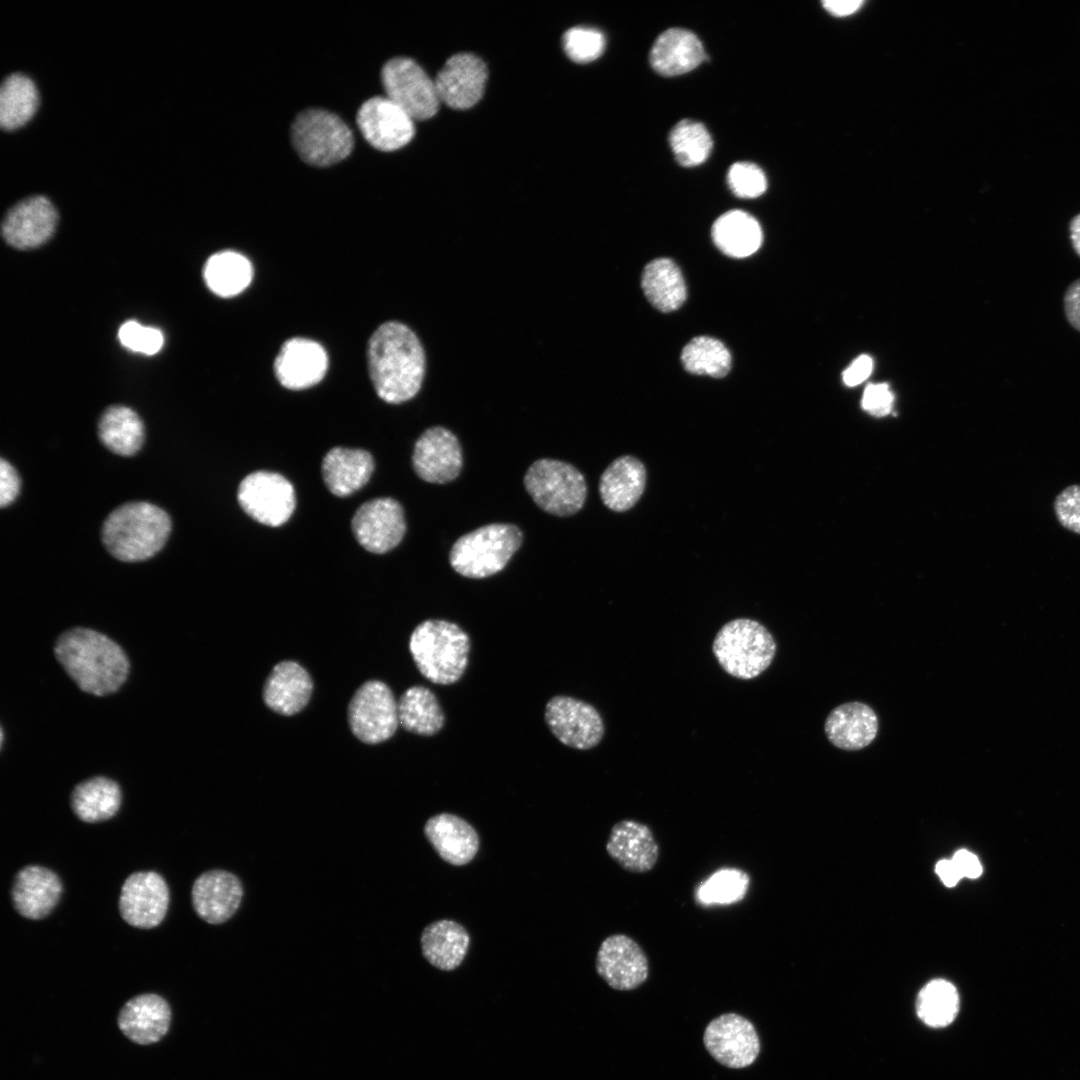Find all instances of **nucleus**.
<instances>
[{
	"mask_svg": "<svg viewBox=\"0 0 1080 1080\" xmlns=\"http://www.w3.org/2000/svg\"><path fill=\"white\" fill-rule=\"evenodd\" d=\"M327 368L325 349L313 340L300 337L287 340L274 361L276 378L291 390H302L319 383Z\"/></svg>",
	"mask_w": 1080,
	"mask_h": 1080,
	"instance_id": "21",
	"label": "nucleus"
},
{
	"mask_svg": "<svg viewBox=\"0 0 1080 1080\" xmlns=\"http://www.w3.org/2000/svg\"><path fill=\"white\" fill-rule=\"evenodd\" d=\"M892 404L893 394L887 384H872L865 389L862 406L871 414L886 415L890 412Z\"/></svg>",
	"mask_w": 1080,
	"mask_h": 1080,
	"instance_id": "48",
	"label": "nucleus"
},
{
	"mask_svg": "<svg viewBox=\"0 0 1080 1080\" xmlns=\"http://www.w3.org/2000/svg\"><path fill=\"white\" fill-rule=\"evenodd\" d=\"M728 185L740 198H756L767 188V180L760 167L751 162H736L728 171Z\"/></svg>",
	"mask_w": 1080,
	"mask_h": 1080,
	"instance_id": "45",
	"label": "nucleus"
},
{
	"mask_svg": "<svg viewBox=\"0 0 1080 1080\" xmlns=\"http://www.w3.org/2000/svg\"><path fill=\"white\" fill-rule=\"evenodd\" d=\"M706 56L701 41L694 33L671 28L655 40L650 51V63L657 73L676 76L693 70Z\"/></svg>",
	"mask_w": 1080,
	"mask_h": 1080,
	"instance_id": "30",
	"label": "nucleus"
},
{
	"mask_svg": "<svg viewBox=\"0 0 1080 1080\" xmlns=\"http://www.w3.org/2000/svg\"><path fill=\"white\" fill-rule=\"evenodd\" d=\"M1064 310L1069 323L1080 331V278L1068 286L1064 294Z\"/></svg>",
	"mask_w": 1080,
	"mask_h": 1080,
	"instance_id": "51",
	"label": "nucleus"
},
{
	"mask_svg": "<svg viewBox=\"0 0 1080 1080\" xmlns=\"http://www.w3.org/2000/svg\"><path fill=\"white\" fill-rule=\"evenodd\" d=\"M712 239L725 255L744 258L760 248L763 234L760 224L752 215L742 210H730L714 222Z\"/></svg>",
	"mask_w": 1080,
	"mask_h": 1080,
	"instance_id": "34",
	"label": "nucleus"
},
{
	"mask_svg": "<svg viewBox=\"0 0 1080 1080\" xmlns=\"http://www.w3.org/2000/svg\"><path fill=\"white\" fill-rule=\"evenodd\" d=\"M709 1054L728 1068L740 1069L754 1063L760 1039L754 1025L736 1013L722 1014L709 1022L703 1035Z\"/></svg>",
	"mask_w": 1080,
	"mask_h": 1080,
	"instance_id": "13",
	"label": "nucleus"
},
{
	"mask_svg": "<svg viewBox=\"0 0 1080 1080\" xmlns=\"http://www.w3.org/2000/svg\"><path fill=\"white\" fill-rule=\"evenodd\" d=\"M352 532L367 551L383 554L402 540L406 523L398 501L390 497L375 498L363 503L355 512Z\"/></svg>",
	"mask_w": 1080,
	"mask_h": 1080,
	"instance_id": "14",
	"label": "nucleus"
},
{
	"mask_svg": "<svg viewBox=\"0 0 1080 1080\" xmlns=\"http://www.w3.org/2000/svg\"><path fill=\"white\" fill-rule=\"evenodd\" d=\"M1054 510L1064 528L1080 534V485L1063 489L1055 499Z\"/></svg>",
	"mask_w": 1080,
	"mask_h": 1080,
	"instance_id": "47",
	"label": "nucleus"
},
{
	"mask_svg": "<svg viewBox=\"0 0 1080 1080\" xmlns=\"http://www.w3.org/2000/svg\"><path fill=\"white\" fill-rule=\"evenodd\" d=\"M606 851L624 870L646 873L654 868L659 846L652 830L645 824L625 819L611 828Z\"/></svg>",
	"mask_w": 1080,
	"mask_h": 1080,
	"instance_id": "23",
	"label": "nucleus"
},
{
	"mask_svg": "<svg viewBox=\"0 0 1080 1080\" xmlns=\"http://www.w3.org/2000/svg\"><path fill=\"white\" fill-rule=\"evenodd\" d=\"M58 213L43 195H33L12 206L2 221L5 241L17 249H31L44 244L54 233Z\"/></svg>",
	"mask_w": 1080,
	"mask_h": 1080,
	"instance_id": "18",
	"label": "nucleus"
},
{
	"mask_svg": "<svg viewBox=\"0 0 1080 1080\" xmlns=\"http://www.w3.org/2000/svg\"><path fill=\"white\" fill-rule=\"evenodd\" d=\"M203 275L213 293L230 297L239 294L250 284L253 269L245 256L227 250L216 253L207 260Z\"/></svg>",
	"mask_w": 1080,
	"mask_h": 1080,
	"instance_id": "39",
	"label": "nucleus"
},
{
	"mask_svg": "<svg viewBox=\"0 0 1080 1080\" xmlns=\"http://www.w3.org/2000/svg\"><path fill=\"white\" fill-rule=\"evenodd\" d=\"M935 871L947 887H954L962 878L952 859L940 860L936 864Z\"/></svg>",
	"mask_w": 1080,
	"mask_h": 1080,
	"instance_id": "53",
	"label": "nucleus"
},
{
	"mask_svg": "<svg viewBox=\"0 0 1080 1080\" xmlns=\"http://www.w3.org/2000/svg\"><path fill=\"white\" fill-rule=\"evenodd\" d=\"M191 894L197 915L209 924H221L239 908L243 887L236 875L224 870H211L197 877Z\"/></svg>",
	"mask_w": 1080,
	"mask_h": 1080,
	"instance_id": "22",
	"label": "nucleus"
},
{
	"mask_svg": "<svg viewBox=\"0 0 1080 1080\" xmlns=\"http://www.w3.org/2000/svg\"><path fill=\"white\" fill-rule=\"evenodd\" d=\"M382 85L391 101L413 120L429 119L440 104L434 80L412 59L396 57L381 71Z\"/></svg>",
	"mask_w": 1080,
	"mask_h": 1080,
	"instance_id": "9",
	"label": "nucleus"
},
{
	"mask_svg": "<svg viewBox=\"0 0 1080 1080\" xmlns=\"http://www.w3.org/2000/svg\"><path fill=\"white\" fill-rule=\"evenodd\" d=\"M748 875L736 868L721 869L712 874L698 889L697 896L704 904H729L746 894Z\"/></svg>",
	"mask_w": 1080,
	"mask_h": 1080,
	"instance_id": "43",
	"label": "nucleus"
},
{
	"mask_svg": "<svg viewBox=\"0 0 1080 1080\" xmlns=\"http://www.w3.org/2000/svg\"><path fill=\"white\" fill-rule=\"evenodd\" d=\"M879 728L875 711L863 702H848L835 707L824 724L825 734L835 747L861 750L871 744Z\"/></svg>",
	"mask_w": 1080,
	"mask_h": 1080,
	"instance_id": "25",
	"label": "nucleus"
},
{
	"mask_svg": "<svg viewBox=\"0 0 1080 1080\" xmlns=\"http://www.w3.org/2000/svg\"><path fill=\"white\" fill-rule=\"evenodd\" d=\"M712 650L727 674L750 680L770 666L776 653V642L761 623L738 618L720 628L714 638Z\"/></svg>",
	"mask_w": 1080,
	"mask_h": 1080,
	"instance_id": "5",
	"label": "nucleus"
},
{
	"mask_svg": "<svg viewBox=\"0 0 1080 1080\" xmlns=\"http://www.w3.org/2000/svg\"><path fill=\"white\" fill-rule=\"evenodd\" d=\"M524 485L534 502L547 513L570 516L584 505L587 487L584 476L573 465L554 459H539L527 470Z\"/></svg>",
	"mask_w": 1080,
	"mask_h": 1080,
	"instance_id": "8",
	"label": "nucleus"
},
{
	"mask_svg": "<svg viewBox=\"0 0 1080 1080\" xmlns=\"http://www.w3.org/2000/svg\"><path fill=\"white\" fill-rule=\"evenodd\" d=\"M598 975L613 989L634 990L648 978L649 963L642 947L625 934H613L601 943L596 956Z\"/></svg>",
	"mask_w": 1080,
	"mask_h": 1080,
	"instance_id": "17",
	"label": "nucleus"
},
{
	"mask_svg": "<svg viewBox=\"0 0 1080 1080\" xmlns=\"http://www.w3.org/2000/svg\"><path fill=\"white\" fill-rule=\"evenodd\" d=\"M101 442L113 453L132 456L144 442V425L138 414L129 407H108L98 422Z\"/></svg>",
	"mask_w": 1080,
	"mask_h": 1080,
	"instance_id": "36",
	"label": "nucleus"
},
{
	"mask_svg": "<svg viewBox=\"0 0 1080 1080\" xmlns=\"http://www.w3.org/2000/svg\"><path fill=\"white\" fill-rule=\"evenodd\" d=\"M39 105V94L33 80L23 73H12L0 88V125L12 131L25 125Z\"/></svg>",
	"mask_w": 1080,
	"mask_h": 1080,
	"instance_id": "38",
	"label": "nucleus"
},
{
	"mask_svg": "<svg viewBox=\"0 0 1080 1080\" xmlns=\"http://www.w3.org/2000/svg\"><path fill=\"white\" fill-rule=\"evenodd\" d=\"M321 470L328 490L335 496L346 497L369 481L374 460L363 449L334 447L324 456Z\"/></svg>",
	"mask_w": 1080,
	"mask_h": 1080,
	"instance_id": "31",
	"label": "nucleus"
},
{
	"mask_svg": "<svg viewBox=\"0 0 1080 1080\" xmlns=\"http://www.w3.org/2000/svg\"><path fill=\"white\" fill-rule=\"evenodd\" d=\"M54 654L79 689L95 696L117 692L129 674V660L121 646L89 628L63 632L55 642Z\"/></svg>",
	"mask_w": 1080,
	"mask_h": 1080,
	"instance_id": "2",
	"label": "nucleus"
},
{
	"mask_svg": "<svg viewBox=\"0 0 1080 1080\" xmlns=\"http://www.w3.org/2000/svg\"><path fill=\"white\" fill-rule=\"evenodd\" d=\"M471 643L469 635L456 623L428 619L416 626L409 650L420 673L440 685L456 683L464 674Z\"/></svg>",
	"mask_w": 1080,
	"mask_h": 1080,
	"instance_id": "4",
	"label": "nucleus"
},
{
	"mask_svg": "<svg viewBox=\"0 0 1080 1080\" xmlns=\"http://www.w3.org/2000/svg\"><path fill=\"white\" fill-rule=\"evenodd\" d=\"M521 543L517 526L493 523L461 536L450 550L449 561L460 575L480 579L500 572Z\"/></svg>",
	"mask_w": 1080,
	"mask_h": 1080,
	"instance_id": "6",
	"label": "nucleus"
},
{
	"mask_svg": "<svg viewBox=\"0 0 1080 1080\" xmlns=\"http://www.w3.org/2000/svg\"><path fill=\"white\" fill-rule=\"evenodd\" d=\"M681 362L689 373L721 378L730 370L731 354L720 340L698 336L683 348Z\"/></svg>",
	"mask_w": 1080,
	"mask_h": 1080,
	"instance_id": "41",
	"label": "nucleus"
},
{
	"mask_svg": "<svg viewBox=\"0 0 1080 1080\" xmlns=\"http://www.w3.org/2000/svg\"><path fill=\"white\" fill-rule=\"evenodd\" d=\"M237 498L247 515L271 527L287 522L296 504L292 484L282 475L270 471L247 475L239 485Z\"/></svg>",
	"mask_w": 1080,
	"mask_h": 1080,
	"instance_id": "11",
	"label": "nucleus"
},
{
	"mask_svg": "<svg viewBox=\"0 0 1080 1080\" xmlns=\"http://www.w3.org/2000/svg\"><path fill=\"white\" fill-rule=\"evenodd\" d=\"M563 47L574 62L588 63L597 59L604 51L605 37L594 28L574 27L565 32Z\"/></svg>",
	"mask_w": 1080,
	"mask_h": 1080,
	"instance_id": "44",
	"label": "nucleus"
},
{
	"mask_svg": "<svg viewBox=\"0 0 1080 1080\" xmlns=\"http://www.w3.org/2000/svg\"><path fill=\"white\" fill-rule=\"evenodd\" d=\"M952 861L958 869L961 877L976 879L983 872L978 857L966 849L958 850L952 857Z\"/></svg>",
	"mask_w": 1080,
	"mask_h": 1080,
	"instance_id": "50",
	"label": "nucleus"
},
{
	"mask_svg": "<svg viewBox=\"0 0 1080 1080\" xmlns=\"http://www.w3.org/2000/svg\"><path fill=\"white\" fill-rule=\"evenodd\" d=\"M313 683L308 672L294 661L274 666L263 688V700L273 711L293 715L308 703Z\"/></svg>",
	"mask_w": 1080,
	"mask_h": 1080,
	"instance_id": "28",
	"label": "nucleus"
},
{
	"mask_svg": "<svg viewBox=\"0 0 1080 1080\" xmlns=\"http://www.w3.org/2000/svg\"><path fill=\"white\" fill-rule=\"evenodd\" d=\"M424 834L438 855L451 865L468 864L479 850L475 828L451 813H440L429 818L424 826Z\"/></svg>",
	"mask_w": 1080,
	"mask_h": 1080,
	"instance_id": "26",
	"label": "nucleus"
},
{
	"mask_svg": "<svg viewBox=\"0 0 1080 1080\" xmlns=\"http://www.w3.org/2000/svg\"><path fill=\"white\" fill-rule=\"evenodd\" d=\"M122 793L119 784L104 776H96L77 784L71 794L75 815L87 823L101 822L119 810Z\"/></svg>",
	"mask_w": 1080,
	"mask_h": 1080,
	"instance_id": "35",
	"label": "nucleus"
},
{
	"mask_svg": "<svg viewBox=\"0 0 1080 1080\" xmlns=\"http://www.w3.org/2000/svg\"><path fill=\"white\" fill-rule=\"evenodd\" d=\"M1070 238L1075 252L1080 256V214L1070 222Z\"/></svg>",
	"mask_w": 1080,
	"mask_h": 1080,
	"instance_id": "55",
	"label": "nucleus"
},
{
	"mask_svg": "<svg viewBox=\"0 0 1080 1080\" xmlns=\"http://www.w3.org/2000/svg\"><path fill=\"white\" fill-rule=\"evenodd\" d=\"M401 726L414 734L432 736L444 726L445 715L435 694L427 687L408 688L397 702Z\"/></svg>",
	"mask_w": 1080,
	"mask_h": 1080,
	"instance_id": "37",
	"label": "nucleus"
},
{
	"mask_svg": "<svg viewBox=\"0 0 1080 1080\" xmlns=\"http://www.w3.org/2000/svg\"><path fill=\"white\" fill-rule=\"evenodd\" d=\"M291 139L298 155L308 164L325 167L344 160L353 149V135L336 114L311 108L297 115Z\"/></svg>",
	"mask_w": 1080,
	"mask_h": 1080,
	"instance_id": "7",
	"label": "nucleus"
},
{
	"mask_svg": "<svg viewBox=\"0 0 1080 1080\" xmlns=\"http://www.w3.org/2000/svg\"><path fill=\"white\" fill-rule=\"evenodd\" d=\"M641 286L647 300L661 312L677 310L687 298L680 268L669 258L650 261L643 270Z\"/></svg>",
	"mask_w": 1080,
	"mask_h": 1080,
	"instance_id": "33",
	"label": "nucleus"
},
{
	"mask_svg": "<svg viewBox=\"0 0 1080 1080\" xmlns=\"http://www.w3.org/2000/svg\"><path fill=\"white\" fill-rule=\"evenodd\" d=\"M170 530L171 521L163 509L147 502H130L108 515L102 528V540L118 560L137 562L159 552Z\"/></svg>",
	"mask_w": 1080,
	"mask_h": 1080,
	"instance_id": "3",
	"label": "nucleus"
},
{
	"mask_svg": "<svg viewBox=\"0 0 1080 1080\" xmlns=\"http://www.w3.org/2000/svg\"><path fill=\"white\" fill-rule=\"evenodd\" d=\"M487 67L472 53L450 57L438 72L434 82L440 102L454 109L475 105L484 93Z\"/></svg>",
	"mask_w": 1080,
	"mask_h": 1080,
	"instance_id": "20",
	"label": "nucleus"
},
{
	"mask_svg": "<svg viewBox=\"0 0 1080 1080\" xmlns=\"http://www.w3.org/2000/svg\"><path fill=\"white\" fill-rule=\"evenodd\" d=\"M412 463L422 480L435 484L448 483L460 474L462 468L460 443L445 427H430L417 439Z\"/></svg>",
	"mask_w": 1080,
	"mask_h": 1080,
	"instance_id": "19",
	"label": "nucleus"
},
{
	"mask_svg": "<svg viewBox=\"0 0 1080 1080\" xmlns=\"http://www.w3.org/2000/svg\"><path fill=\"white\" fill-rule=\"evenodd\" d=\"M545 721L561 743L579 750L595 747L604 735V723L596 708L570 696L552 697L545 706Z\"/></svg>",
	"mask_w": 1080,
	"mask_h": 1080,
	"instance_id": "12",
	"label": "nucleus"
},
{
	"mask_svg": "<svg viewBox=\"0 0 1080 1080\" xmlns=\"http://www.w3.org/2000/svg\"><path fill=\"white\" fill-rule=\"evenodd\" d=\"M367 357L372 384L383 401L401 404L420 391L426 355L421 340L406 324H381L369 339Z\"/></svg>",
	"mask_w": 1080,
	"mask_h": 1080,
	"instance_id": "1",
	"label": "nucleus"
},
{
	"mask_svg": "<svg viewBox=\"0 0 1080 1080\" xmlns=\"http://www.w3.org/2000/svg\"><path fill=\"white\" fill-rule=\"evenodd\" d=\"M357 125L374 148L390 152L408 144L414 136V120L386 96L366 100L356 116Z\"/></svg>",
	"mask_w": 1080,
	"mask_h": 1080,
	"instance_id": "15",
	"label": "nucleus"
},
{
	"mask_svg": "<svg viewBox=\"0 0 1080 1080\" xmlns=\"http://www.w3.org/2000/svg\"><path fill=\"white\" fill-rule=\"evenodd\" d=\"M873 361L867 355L858 357L843 373V380L848 386L863 382L872 372Z\"/></svg>",
	"mask_w": 1080,
	"mask_h": 1080,
	"instance_id": "52",
	"label": "nucleus"
},
{
	"mask_svg": "<svg viewBox=\"0 0 1080 1080\" xmlns=\"http://www.w3.org/2000/svg\"><path fill=\"white\" fill-rule=\"evenodd\" d=\"M646 485L644 464L634 456L615 459L602 473L599 492L604 505L612 511L631 509L640 499Z\"/></svg>",
	"mask_w": 1080,
	"mask_h": 1080,
	"instance_id": "29",
	"label": "nucleus"
},
{
	"mask_svg": "<svg viewBox=\"0 0 1080 1080\" xmlns=\"http://www.w3.org/2000/svg\"><path fill=\"white\" fill-rule=\"evenodd\" d=\"M352 733L362 742L377 744L395 733L398 724V705L391 689L382 681L362 684L348 707Z\"/></svg>",
	"mask_w": 1080,
	"mask_h": 1080,
	"instance_id": "10",
	"label": "nucleus"
},
{
	"mask_svg": "<svg viewBox=\"0 0 1080 1080\" xmlns=\"http://www.w3.org/2000/svg\"><path fill=\"white\" fill-rule=\"evenodd\" d=\"M62 894V883L52 870L29 865L15 876L11 896L14 908L23 917L38 920L46 917Z\"/></svg>",
	"mask_w": 1080,
	"mask_h": 1080,
	"instance_id": "24",
	"label": "nucleus"
},
{
	"mask_svg": "<svg viewBox=\"0 0 1080 1080\" xmlns=\"http://www.w3.org/2000/svg\"><path fill=\"white\" fill-rule=\"evenodd\" d=\"M168 904V886L157 872H135L122 885L119 910L131 926L144 929L158 926L167 913Z\"/></svg>",
	"mask_w": 1080,
	"mask_h": 1080,
	"instance_id": "16",
	"label": "nucleus"
},
{
	"mask_svg": "<svg viewBox=\"0 0 1080 1080\" xmlns=\"http://www.w3.org/2000/svg\"><path fill=\"white\" fill-rule=\"evenodd\" d=\"M171 1011L164 998L147 993L133 997L122 1007L118 1026L131 1041L147 1045L159 1041L168 1031Z\"/></svg>",
	"mask_w": 1080,
	"mask_h": 1080,
	"instance_id": "27",
	"label": "nucleus"
},
{
	"mask_svg": "<svg viewBox=\"0 0 1080 1080\" xmlns=\"http://www.w3.org/2000/svg\"><path fill=\"white\" fill-rule=\"evenodd\" d=\"M669 143L676 160L684 167L702 164L709 157L713 146L706 127L691 119H684L673 127Z\"/></svg>",
	"mask_w": 1080,
	"mask_h": 1080,
	"instance_id": "42",
	"label": "nucleus"
},
{
	"mask_svg": "<svg viewBox=\"0 0 1080 1080\" xmlns=\"http://www.w3.org/2000/svg\"><path fill=\"white\" fill-rule=\"evenodd\" d=\"M862 4H863V1H860V0H852V1H848V0H846V1L829 0V1H823L824 8L827 11H829L831 14L836 15V16L850 15V14L856 12L860 8V6Z\"/></svg>",
	"mask_w": 1080,
	"mask_h": 1080,
	"instance_id": "54",
	"label": "nucleus"
},
{
	"mask_svg": "<svg viewBox=\"0 0 1080 1080\" xmlns=\"http://www.w3.org/2000/svg\"><path fill=\"white\" fill-rule=\"evenodd\" d=\"M916 1013L929 1027L942 1028L951 1024L960 1007L956 987L945 979L929 981L916 997Z\"/></svg>",
	"mask_w": 1080,
	"mask_h": 1080,
	"instance_id": "40",
	"label": "nucleus"
},
{
	"mask_svg": "<svg viewBox=\"0 0 1080 1080\" xmlns=\"http://www.w3.org/2000/svg\"><path fill=\"white\" fill-rule=\"evenodd\" d=\"M20 490V478L13 466L1 459L0 462V505H10L18 496Z\"/></svg>",
	"mask_w": 1080,
	"mask_h": 1080,
	"instance_id": "49",
	"label": "nucleus"
},
{
	"mask_svg": "<svg viewBox=\"0 0 1080 1080\" xmlns=\"http://www.w3.org/2000/svg\"><path fill=\"white\" fill-rule=\"evenodd\" d=\"M118 337L124 347L145 355L156 354L164 343L163 334L159 329L143 326L136 321H127L122 324Z\"/></svg>",
	"mask_w": 1080,
	"mask_h": 1080,
	"instance_id": "46",
	"label": "nucleus"
},
{
	"mask_svg": "<svg viewBox=\"0 0 1080 1080\" xmlns=\"http://www.w3.org/2000/svg\"><path fill=\"white\" fill-rule=\"evenodd\" d=\"M422 954L434 967L451 971L464 960L470 936L458 922L448 919L427 925L420 938Z\"/></svg>",
	"mask_w": 1080,
	"mask_h": 1080,
	"instance_id": "32",
	"label": "nucleus"
}]
</instances>
